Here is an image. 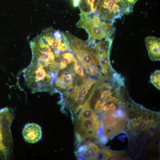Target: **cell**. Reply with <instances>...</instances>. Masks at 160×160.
I'll list each match as a JSON object with an SVG mask.
<instances>
[{
    "mask_svg": "<svg viewBox=\"0 0 160 160\" xmlns=\"http://www.w3.org/2000/svg\"><path fill=\"white\" fill-rule=\"evenodd\" d=\"M85 96L82 94L79 95L78 97V100L80 102V104H83V103L85 101Z\"/></svg>",
    "mask_w": 160,
    "mask_h": 160,
    "instance_id": "obj_17",
    "label": "cell"
},
{
    "mask_svg": "<svg viewBox=\"0 0 160 160\" xmlns=\"http://www.w3.org/2000/svg\"><path fill=\"white\" fill-rule=\"evenodd\" d=\"M35 75L34 81L36 82L41 81H43L46 77L47 74L43 66H39L35 71Z\"/></svg>",
    "mask_w": 160,
    "mask_h": 160,
    "instance_id": "obj_9",
    "label": "cell"
},
{
    "mask_svg": "<svg viewBox=\"0 0 160 160\" xmlns=\"http://www.w3.org/2000/svg\"><path fill=\"white\" fill-rule=\"evenodd\" d=\"M101 127L100 123L97 116L92 118L79 119L76 125V131L78 132L90 129L97 131Z\"/></svg>",
    "mask_w": 160,
    "mask_h": 160,
    "instance_id": "obj_4",
    "label": "cell"
},
{
    "mask_svg": "<svg viewBox=\"0 0 160 160\" xmlns=\"http://www.w3.org/2000/svg\"><path fill=\"white\" fill-rule=\"evenodd\" d=\"M83 104H80L77 107L74 111L76 120H78L80 118L81 112L82 110Z\"/></svg>",
    "mask_w": 160,
    "mask_h": 160,
    "instance_id": "obj_16",
    "label": "cell"
},
{
    "mask_svg": "<svg viewBox=\"0 0 160 160\" xmlns=\"http://www.w3.org/2000/svg\"><path fill=\"white\" fill-rule=\"evenodd\" d=\"M104 99L101 97L97 101L95 106V109L97 111L102 110L104 106L106 103Z\"/></svg>",
    "mask_w": 160,
    "mask_h": 160,
    "instance_id": "obj_14",
    "label": "cell"
},
{
    "mask_svg": "<svg viewBox=\"0 0 160 160\" xmlns=\"http://www.w3.org/2000/svg\"><path fill=\"white\" fill-rule=\"evenodd\" d=\"M87 145L88 149L85 152L86 160L96 159L98 152L99 150L98 147L91 142Z\"/></svg>",
    "mask_w": 160,
    "mask_h": 160,
    "instance_id": "obj_6",
    "label": "cell"
},
{
    "mask_svg": "<svg viewBox=\"0 0 160 160\" xmlns=\"http://www.w3.org/2000/svg\"><path fill=\"white\" fill-rule=\"evenodd\" d=\"M74 69L75 72L81 77H85L84 71L82 66L78 64L77 61L74 63Z\"/></svg>",
    "mask_w": 160,
    "mask_h": 160,
    "instance_id": "obj_13",
    "label": "cell"
},
{
    "mask_svg": "<svg viewBox=\"0 0 160 160\" xmlns=\"http://www.w3.org/2000/svg\"><path fill=\"white\" fill-rule=\"evenodd\" d=\"M160 70L155 71L152 73L150 77L151 83L158 89L160 90Z\"/></svg>",
    "mask_w": 160,
    "mask_h": 160,
    "instance_id": "obj_10",
    "label": "cell"
},
{
    "mask_svg": "<svg viewBox=\"0 0 160 160\" xmlns=\"http://www.w3.org/2000/svg\"><path fill=\"white\" fill-rule=\"evenodd\" d=\"M114 117L119 119H124L127 115L125 111L121 109H118L110 113Z\"/></svg>",
    "mask_w": 160,
    "mask_h": 160,
    "instance_id": "obj_11",
    "label": "cell"
},
{
    "mask_svg": "<svg viewBox=\"0 0 160 160\" xmlns=\"http://www.w3.org/2000/svg\"><path fill=\"white\" fill-rule=\"evenodd\" d=\"M58 81L63 84L66 88H68V90L74 88L72 75L71 74H62L58 78Z\"/></svg>",
    "mask_w": 160,
    "mask_h": 160,
    "instance_id": "obj_8",
    "label": "cell"
},
{
    "mask_svg": "<svg viewBox=\"0 0 160 160\" xmlns=\"http://www.w3.org/2000/svg\"><path fill=\"white\" fill-rule=\"evenodd\" d=\"M128 3L130 4L131 2V0H127Z\"/></svg>",
    "mask_w": 160,
    "mask_h": 160,
    "instance_id": "obj_19",
    "label": "cell"
},
{
    "mask_svg": "<svg viewBox=\"0 0 160 160\" xmlns=\"http://www.w3.org/2000/svg\"><path fill=\"white\" fill-rule=\"evenodd\" d=\"M138 127L142 130H146L148 128L149 126L148 121L145 119H140L139 121L137 123Z\"/></svg>",
    "mask_w": 160,
    "mask_h": 160,
    "instance_id": "obj_12",
    "label": "cell"
},
{
    "mask_svg": "<svg viewBox=\"0 0 160 160\" xmlns=\"http://www.w3.org/2000/svg\"><path fill=\"white\" fill-rule=\"evenodd\" d=\"M78 0H73L74 6L76 7L78 6Z\"/></svg>",
    "mask_w": 160,
    "mask_h": 160,
    "instance_id": "obj_18",
    "label": "cell"
},
{
    "mask_svg": "<svg viewBox=\"0 0 160 160\" xmlns=\"http://www.w3.org/2000/svg\"><path fill=\"white\" fill-rule=\"evenodd\" d=\"M90 99H88L83 106L80 115V119L92 118L97 117L94 112L91 109L90 106Z\"/></svg>",
    "mask_w": 160,
    "mask_h": 160,
    "instance_id": "obj_5",
    "label": "cell"
},
{
    "mask_svg": "<svg viewBox=\"0 0 160 160\" xmlns=\"http://www.w3.org/2000/svg\"><path fill=\"white\" fill-rule=\"evenodd\" d=\"M116 108V106L114 103L113 102L104 105L102 109V110L108 112L111 110H115Z\"/></svg>",
    "mask_w": 160,
    "mask_h": 160,
    "instance_id": "obj_15",
    "label": "cell"
},
{
    "mask_svg": "<svg viewBox=\"0 0 160 160\" xmlns=\"http://www.w3.org/2000/svg\"><path fill=\"white\" fill-rule=\"evenodd\" d=\"M71 52H66L61 55L62 59L60 64V69L65 68L68 63H74L77 61L73 54Z\"/></svg>",
    "mask_w": 160,
    "mask_h": 160,
    "instance_id": "obj_7",
    "label": "cell"
},
{
    "mask_svg": "<svg viewBox=\"0 0 160 160\" xmlns=\"http://www.w3.org/2000/svg\"><path fill=\"white\" fill-rule=\"evenodd\" d=\"M22 133L25 141L31 143L39 141L41 139L42 136L41 127L35 123L26 124L23 129Z\"/></svg>",
    "mask_w": 160,
    "mask_h": 160,
    "instance_id": "obj_2",
    "label": "cell"
},
{
    "mask_svg": "<svg viewBox=\"0 0 160 160\" xmlns=\"http://www.w3.org/2000/svg\"><path fill=\"white\" fill-rule=\"evenodd\" d=\"M80 17L76 26L84 29L88 33V41L110 37L114 32L115 30L112 24L102 21L96 13Z\"/></svg>",
    "mask_w": 160,
    "mask_h": 160,
    "instance_id": "obj_1",
    "label": "cell"
},
{
    "mask_svg": "<svg viewBox=\"0 0 160 160\" xmlns=\"http://www.w3.org/2000/svg\"><path fill=\"white\" fill-rule=\"evenodd\" d=\"M145 42L150 59L153 61L160 59V39L153 36H148L145 39Z\"/></svg>",
    "mask_w": 160,
    "mask_h": 160,
    "instance_id": "obj_3",
    "label": "cell"
}]
</instances>
